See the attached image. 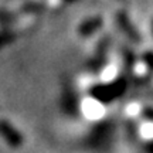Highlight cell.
<instances>
[{
  "instance_id": "obj_1",
  "label": "cell",
  "mask_w": 153,
  "mask_h": 153,
  "mask_svg": "<svg viewBox=\"0 0 153 153\" xmlns=\"http://www.w3.org/2000/svg\"><path fill=\"white\" fill-rule=\"evenodd\" d=\"M126 89L125 79H118V81L108 84V85H98L92 89V95L101 102H109L112 99L120 97Z\"/></svg>"
},
{
  "instance_id": "obj_2",
  "label": "cell",
  "mask_w": 153,
  "mask_h": 153,
  "mask_svg": "<svg viewBox=\"0 0 153 153\" xmlns=\"http://www.w3.org/2000/svg\"><path fill=\"white\" fill-rule=\"evenodd\" d=\"M0 133L3 135V137H4L10 145H13V146L20 145V136L17 135L16 132H13V129H11L6 122H0Z\"/></svg>"
},
{
  "instance_id": "obj_3",
  "label": "cell",
  "mask_w": 153,
  "mask_h": 153,
  "mask_svg": "<svg viewBox=\"0 0 153 153\" xmlns=\"http://www.w3.org/2000/svg\"><path fill=\"white\" fill-rule=\"evenodd\" d=\"M145 64H146L148 68L153 70V53H148L145 55Z\"/></svg>"
}]
</instances>
